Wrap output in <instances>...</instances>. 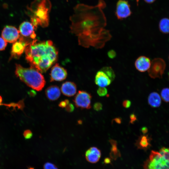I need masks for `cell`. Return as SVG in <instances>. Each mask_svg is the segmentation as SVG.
Instances as JSON below:
<instances>
[{"instance_id":"ba28073f","label":"cell","mask_w":169,"mask_h":169,"mask_svg":"<svg viewBox=\"0 0 169 169\" xmlns=\"http://www.w3.org/2000/svg\"><path fill=\"white\" fill-rule=\"evenodd\" d=\"M118 19H122L129 17L131 14L130 6L125 0H119L117 3L115 13Z\"/></svg>"},{"instance_id":"277c9868","label":"cell","mask_w":169,"mask_h":169,"mask_svg":"<svg viewBox=\"0 0 169 169\" xmlns=\"http://www.w3.org/2000/svg\"><path fill=\"white\" fill-rule=\"evenodd\" d=\"M51 7L49 0H35L32 3L28 10L31 23L36 29L38 26L43 28L48 26Z\"/></svg>"},{"instance_id":"52a82bcc","label":"cell","mask_w":169,"mask_h":169,"mask_svg":"<svg viewBox=\"0 0 169 169\" xmlns=\"http://www.w3.org/2000/svg\"><path fill=\"white\" fill-rule=\"evenodd\" d=\"M91 95L87 92L79 90L75 96L73 101L76 107L81 109L91 108Z\"/></svg>"},{"instance_id":"ac0fdd59","label":"cell","mask_w":169,"mask_h":169,"mask_svg":"<svg viewBox=\"0 0 169 169\" xmlns=\"http://www.w3.org/2000/svg\"><path fill=\"white\" fill-rule=\"evenodd\" d=\"M151 138L148 135L140 136L136 143V145L138 149L146 150L150 147Z\"/></svg>"},{"instance_id":"6da1fadb","label":"cell","mask_w":169,"mask_h":169,"mask_svg":"<svg viewBox=\"0 0 169 169\" xmlns=\"http://www.w3.org/2000/svg\"><path fill=\"white\" fill-rule=\"evenodd\" d=\"M106 6L103 0L95 6L79 4L74 8L70 18L71 32L76 35L79 44L88 48H101L111 36L105 28L106 19L103 9Z\"/></svg>"},{"instance_id":"8fae6325","label":"cell","mask_w":169,"mask_h":169,"mask_svg":"<svg viewBox=\"0 0 169 169\" xmlns=\"http://www.w3.org/2000/svg\"><path fill=\"white\" fill-rule=\"evenodd\" d=\"M19 40L13 43L12 46L11 54L12 57H19L22 54L26 47L30 43L25 41L22 37H20Z\"/></svg>"},{"instance_id":"4dcf8cb0","label":"cell","mask_w":169,"mask_h":169,"mask_svg":"<svg viewBox=\"0 0 169 169\" xmlns=\"http://www.w3.org/2000/svg\"><path fill=\"white\" fill-rule=\"evenodd\" d=\"M108 57L111 59L115 58L116 55L115 51L114 50H110L108 51L107 53Z\"/></svg>"},{"instance_id":"44dd1931","label":"cell","mask_w":169,"mask_h":169,"mask_svg":"<svg viewBox=\"0 0 169 169\" xmlns=\"http://www.w3.org/2000/svg\"><path fill=\"white\" fill-rule=\"evenodd\" d=\"M159 28L161 32L165 34L169 33V18H162L159 23Z\"/></svg>"},{"instance_id":"8d00e7d4","label":"cell","mask_w":169,"mask_h":169,"mask_svg":"<svg viewBox=\"0 0 169 169\" xmlns=\"http://www.w3.org/2000/svg\"><path fill=\"white\" fill-rule=\"evenodd\" d=\"M156 0H144L146 3H151L154 2Z\"/></svg>"},{"instance_id":"ffe728a7","label":"cell","mask_w":169,"mask_h":169,"mask_svg":"<svg viewBox=\"0 0 169 169\" xmlns=\"http://www.w3.org/2000/svg\"><path fill=\"white\" fill-rule=\"evenodd\" d=\"M111 146L110 153V156L114 160H116L120 156V153L117 147L116 141L114 140L111 139L109 141Z\"/></svg>"},{"instance_id":"83f0119b","label":"cell","mask_w":169,"mask_h":169,"mask_svg":"<svg viewBox=\"0 0 169 169\" xmlns=\"http://www.w3.org/2000/svg\"><path fill=\"white\" fill-rule=\"evenodd\" d=\"M93 108L96 111H100L102 109V105L100 102L95 103L93 105Z\"/></svg>"},{"instance_id":"1f68e13d","label":"cell","mask_w":169,"mask_h":169,"mask_svg":"<svg viewBox=\"0 0 169 169\" xmlns=\"http://www.w3.org/2000/svg\"><path fill=\"white\" fill-rule=\"evenodd\" d=\"M131 101L129 100H125L123 101L122 103L123 106L127 108H129L131 106Z\"/></svg>"},{"instance_id":"5b68a950","label":"cell","mask_w":169,"mask_h":169,"mask_svg":"<svg viewBox=\"0 0 169 169\" xmlns=\"http://www.w3.org/2000/svg\"><path fill=\"white\" fill-rule=\"evenodd\" d=\"M143 167L144 169H169V148L163 147L159 151H152Z\"/></svg>"},{"instance_id":"484cf974","label":"cell","mask_w":169,"mask_h":169,"mask_svg":"<svg viewBox=\"0 0 169 169\" xmlns=\"http://www.w3.org/2000/svg\"><path fill=\"white\" fill-rule=\"evenodd\" d=\"M24 137L26 139H30L33 136V133L32 131L29 130H25L23 133Z\"/></svg>"},{"instance_id":"d6a6232c","label":"cell","mask_w":169,"mask_h":169,"mask_svg":"<svg viewBox=\"0 0 169 169\" xmlns=\"http://www.w3.org/2000/svg\"><path fill=\"white\" fill-rule=\"evenodd\" d=\"M130 123L133 124L134 122L137 120L136 115L134 113L131 114L130 115Z\"/></svg>"},{"instance_id":"9a60e30c","label":"cell","mask_w":169,"mask_h":169,"mask_svg":"<svg viewBox=\"0 0 169 169\" xmlns=\"http://www.w3.org/2000/svg\"><path fill=\"white\" fill-rule=\"evenodd\" d=\"M95 83L100 87H105L110 85L112 81L102 70L98 71L95 76Z\"/></svg>"},{"instance_id":"3957f363","label":"cell","mask_w":169,"mask_h":169,"mask_svg":"<svg viewBox=\"0 0 169 169\" xmlns=\"http://www.w3.org/2000/svg\"><path fill=\"white\" fill-rule=\"evenodd\" d=\"M15 74L28 86L37 91L41 90L45 85V80L41 73L32 66L26 68L16 64Z\"/></svg>"},{"instance_id":"603a6c76","label":"cell","mask_w":169,"mask_h":169,"mask_svg":"<svg viewBox=\"0 0 169 169\" xmlns=\"http://www.w3.org/2000/svg\"><path fill=\"white\" fill-rule=\"evenodd\" d=\"M161 95L163 101L166 102H169V88L163 89L161 91Z\"/></svg>"},{"instance_id":"4fadbf2b","label":"cell","mask_w":169,"mask_h":169,"mask_svg":"<svg viewBox=\"0 0 169 169\" xmlns=\"http://www.w3.org/2000/svg\"><path fill=\"white\" fill-rule=\"evenodd\" d=\"M151 64L150 59L144 56H141L138 57L135 63V66L136 69L141 72L148 70Z\"/></svg>"},{"instance_id":"d590c367","label":"cell","mask_w":169,"mask_h":169,"mask_svg":"<svg viewBox=\"0 0 169 169\" xmlns=\"http://www.w3.org/2000/svg\"><path fill=\"white\" fill-rule=\"evenodd\" d=\"M105 163L106 164H108L110 162V159L109 158H105L104 160Z\"/></svg>"},{"instance_id":"4316f807","label":"cell","mask_w":169,"mask_h":169,"mask_svg":"<svg viewBox=\"0 0 169 169\" xmlns=\"http://www.w3.org/2000/svg\"><path fill=\"white\" fill-rule=\"evenodd\" d=\"M7 44V42L2 37H0V51L4 50Z\"/></svg>"},{"instance_id":"f546056e","label":"cell","mask_w":169,"mask_h":169,"mask_svg":"<svg viewBox=\"0 0 169 169\" xmlns=\"http://www.w3.org/2000/svg\"><path fill=\"white\" fill-rule=\"evenodd\" d=\"M69 103V100L68 99H65L60 102L59 104V106L61 108H64Z\"/></svg>"},{"instance_id":"7a4b0ae2","label":"cell","mask_w":169,"mask_h":169,"mask_svg":"<svg viewBox=\"0 0 169 169\" xmlns=\"http://www.w3.org/2000/svg\"><path fill=\"white\" fill-rule=\"evenodd\" d=\"M26 59L31 66L45 72L57 60L58 51L51 40H34L26 47Z\"/></svg>"},{"instance_id":"9c48e42d","label":"cell","mask_w":169,"mask_h":169,"mask_svg":"<svg viewBox=\"0 0 169 169\" xmlns=\"http://www.w3.org/2000/svg\"><path fill=\"white\" fill-rule=\"evenodd\" d=\"M19 30L15 27L7 25L3 28L1 35L7 42L14 43L19 38Z\"/></svg>"},{"instance_id":"836d02e7","label":"cell","mask_w":169,"mask_h":169,"mask_svg":"<svg viewBox=\"0 0 169 169\" xmlns=\"http://www.w3.org/2000/svg\"><path fill=\"white\" fill-rule=\"evenodd\" d=\"M141 131L142 133L145 134L148 132V130L146 127H143L141 128Z\"/></svg>"},{"instance_id":"2e32d148","label":"cell","mask_w":169,"mask_h":169,"mask_svg":"<svg viewBox=\"0 0 169 169\" xmlns=\"http://www.w3.org/2000/svg\"><path fill=\"white\" fill-rule=\"evenodd\" d=\"M61 90L64 95L68 97H72L76 93L77 86L73 82L66 81L62 84Z\"/></svg>"},{"instance_id":"30bf717a","label":"cell","mask_w":169,"mask_h":169,"mask_svg":"<svg viewBox=\"0 0 169 169\" xmlns=\"http://www.w3.org/2000/svg\"><path fill=\"white\" fill-rule=\"evenodd\" d=\"M67 73L64 68L58 64H55L52 68L50 74V81H60L67 77Z\"/></svg>"},{"instance_id":"74e56055","label":"cell","mask_w":169,"mask_h":169,"mask_svg":"<svg viewBox=\"0 0 169 169\" xmlns=\"http://www.w3.org/2000/svg\"><path fill=\"white\" fill-rule=\"evenodd\" d=\"M2 102V98L0 96V105L1 104V103Z\"/></svg>"},{"instance_id":"b9f144b4","label":"cell","mask_w":169,"mask_h":169,"mask_svg":"<svg viewBox=\"0 0 169 169\" xmlns=\"http://www.w3.org/2000/svg\"></svg>"},{"instance_id":"60d3db41","label":"cell","mask_w":169,"mask_h":169,"mask_svg":"<svg viewBox=\"0 0 169 169\" xmlns=\"http://www.w3.org/2000/svg\"><path fill=\"white\" fill-rule=\"evenodd\" d=\"M168 78L169 79V72H168Z\"/></svg>"},{"instance_id":"7c38bea8","label":"cell","mask_w":169,"mask_h":169,"mask_svg":"<svg viewBox=\"0 0 169 169\" xmlns=\"http://www.w3.org/2000/svg\"><path fill=\"white\" fill-rule=\"evenodd\" d=\"M35 27L31 23L24 21L19 26V31L21 35L24 37H30L32 39L35 38L36 35L34 30Z\"/></svg>"},{"instance_id":"f35d334b","label":"cell","mask_w":169,"mask_h":169,"mask_svg":"<svg viewBox=\"0 0 169 169\" xmlns=\"http://www.w3.org/2000/svg\"><path fill=\"white\" fill-rule=\"evenodd\" d=\"M136 0V3H137V5H138L139 0Z\"/></svg>"},{"instance_id":"f1b7e54d","label":"cell","mask_w":169,"mask_h":169,"mask_svg":"<svg viewBox=\"0 0 169 169\" xmlns=\"http://www.w3.org/2000/svg\"><path fill=\"white\" fill-rule=\"evenodd\" d=\"M65 110L69 113L72 112L74 110V107L73 104L71 103H69L65 108Z\"/></svg>"},{"instance_id":"e575fe53","label":"cell","mask_w":169,"mask_h":169,"mask_svg":"<svg viewBox=\"0 0 169 169\" xmlns=\"http://www.w3.org/2000/svg\"><path fill=\"white\" fill-rule=\"evenodd\" d=\"M113 120H114L115 122L119 124H120L121 122V119L120 117L115 118Z\"/></svg>"},{"instance_id":"cb8c5ba5","label":"cell","mask_w":169,"mask_h":169,"mask_svg":"<svg viewBox=\"0 0 169 169\" xmlns=\"http://www.w3.org/2000/svg\"><path fill=\"white\" fill-rule=\"evenodd\" d=\"M98 95L100 96H104L106 95L108 93V90L105 87H100L97 90Z\"/></svg>"},{"instance_id":"e0dca14e","label":"cell","mask_w":169,"mask_h":169,"mask_svg":"<svg viewBox=\"0 0 169 169\" xmlns=\"http://www.w3.org/2000/svg\"><path fill=\"white\" fill-rule=\"evenodd\" d=\"M46 97L50 101H55L58 99L61 95L60 90L57 86L52 85L47 87L45 90Z\"/></svg>"},{"instance_id":"7402d4cb","label":"cell","mask_w":169,"mask_h":169,"mask_svg":"<svg viewBox=\"0 0 169 169\" xmlns=\"http://www.w3.org/2000/svg\"><path fill=\"white\" fill-rule=\"evenodd\" d=\"M101 70L103 71L112 81L114 80L115 75V72L110 67L106 66L102 68Z\"/></svg>"},{"instance_id":"5bb4252c","label":"cell","mask_w":169,"mask_h":169,"mask_svg":"<svg viewBox=\"0 0 169 169\" xmlns=\"http://www.w3.org/2000/svg\"><path fill=\"white\" fill-rule=\"evenodd\" d=\"M101 156L100 151L96 147H92L88 149L85 153L86 160L91 163H96L99 160Z\"/></svg>"},{"instance_id":"ab89813d","label":"cell","mask_w":169,"mask_h":169,"mask_svg":"<svg viewBox=\"0 0 169 169\" xmlns=\"http://www.w3.org/2000/svg\"><path fill=\"white\" fill-rule=\"evenodd\" d=\"M28 169H34V168L33 167H29Z\"/></svg>"},{"instance_id":"8992f818","label":"cell","mask_w":169,"mask_h":169,"mask_svg":"<svg viewBox=\"0 0 169 169\" xmlns=\"http://www.w3.org/2000/svg\"><path fill=\"white\" fill-rule=\"evenodd\" d=\"M166 67V63L163 59L161 58L154 59L151 62L148 70L149 76L153 79L162 78Z\"/></svg>"},{"instance_id":"d6986e66","label":"cell","mask_w":169,"mask_h":169,"mask_svg":"<svg viewBox=\"0 0 169 169\" xmlns=\"http://www.w3.org/2000/svg\"><path fill=\"white\" fill-rule=\"evenodd\" d=\"M148 101L149 104L153 108L158 107L161 103V98L160 95L156 92H153L149 95Z\"/></svg>"},{"instance_id":"d4e9b609","label":"cell","mask_w":169,"mask_h":169,"mask_svg":"<svg viewBox=\"0 0 169 169\" xmlns=\"http://www.w3.org/2000/svg\"><path fill=\"white\" fill-rule=\"evenodd\" d=\"M44 169H58L53 164L50 162H47L44 166Z\"/></svg>"}]
</instances>
